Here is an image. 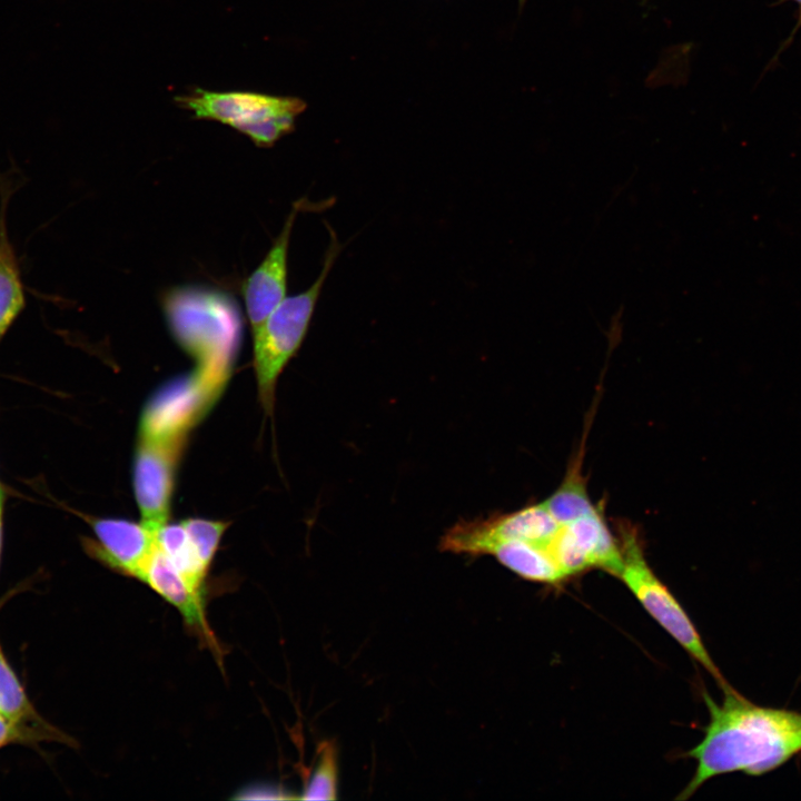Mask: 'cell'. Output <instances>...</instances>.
Instances as JSON below:
<instances>
[{
    "label": "cell",
    "mask_w": 801,
    "mask_h": 801,
    "mask_svg": "<svg viewBox=\"0 0 801 801\" xmlns=\"http://www.w3.org/2000/svg\"><path fill=\"white\" fill-rule=\"evenodd\" d=\"M318 761L300 797L303 800H335L337 794V749L330 741L320 744Z\"/></svg>",
    "instance_id": "15"
},
{
    "label": "cell",
    "mask_w": 801,
    "mask_h": 801,
    "mask_svg": "<svg viewBox=\"0 0 801 801\" xmlns=\"http://www.w3.org/2000/svg\"><path fill=\"white\" fill-rule=\"evenodd\" d=\"M722 691L721 704L703 692L710 720L701 742L688 752L696 768L679 800L718 775L759 777L801 753V712L758 705L730 684Z\"/></svg>",
    "instance_id": "1"
},
{
    "label": "cell",
    "mask_w": 801,
    "mask_h": 801,
    "mask_svg": "<svg viewBox=\"0 0 801 801\" xmlns=\"http://www.w3.org/2000/svg\"><path fill=\"white\" fill-rule=\"evenodd\" d=\"M620 548L622 567L619 578L647 613L715 679L721 689L728 686L686 612L649 566L633 528H621Z\"/></svg>",
    "instance_id": "4"
},
{
    "label": "cell",
    "mask_w": 801,
    "mask_h": 801,
    "mask_svg": "<svg viewBox=\"0 0 801 801\" xmlns=\"http://www.w3.org/2000/svg\"><path fill=\"white\" fill-rule=\"evenodd\" d=\"M3 510H4V491L1 488L0 491V564H1V554H2V544H3Z\"/></svg>",
    "instance_id": "19"
},
{
    "label": "cell",
    "mask_w": 801,
    "mask_h": 801,
    "mask_svg": "<svg viewBox=\"0 0 801 801\" xmlns=\"http://www.w3.org/2000/svg\"><path fill=\"white\" fill-rule=\"evenodd\" d=\"M185 438L139 435L134 459V493L140 522L156 532L168 523L175 475Z\"/></svg>",
    "instance_id": "6"
},
{
    "label": "cell",
    "mask_w": 801,
    "mask_h": 801,
    "mask_svg": "<svg viewBox=\"0 0 801 801\" xmlns=\"http://www.w3.org/2000/svg\"><path fill=\"white\" fill-rule=\"evenodd\" d=\"M156 545L195 589L204 591L208 570L196 554L181 522L162 525L156 532Z\"/></svg>",
    "instance_id": "13"
},
{
    "label": "cell",
    "mask_w": 801,
    "mask_h": 801,
    "mask_svg": "<svg viewBox=\"0 0 801 801\" xmlns=\"http://www.w3.org/2000/svg\"><path fill=\"white\" fill-rule=\"evenodd\" d=\"M558 523L544 503L521 510L463 520L448 527L442 535L438 548L442 552L482 556L494 544L502 541L520 540L545 546L560 528Z\"/></svg>",
    "instance_id": "5"
},
{
    "label": "cell",
    "mask_w": 801,
    "mask_h": 801,
    "mask_svg": "<svg viewBox=\"0 0 801 801\" xmlns=\"http://www.w3.org/2000/svg\"><path fill=\"white\" fill-rule=\"evenodd\" d=\"M1 488H2V485H1V483H0V491H1Z\"/></svg>",
    "instance_id": "21"
},
{
    "label": "cell",
    "mask_w": 801,
    "mask_h": 801,
    "mask_svg": "<svg viewBox=\"0 0 801 801\" xmlns=\"http://www.w3.org/2000/svg\"><path fill=\"white\" fill-rule=\"evenodd\" d=\"M0 713L20 725L31 743L55 741L72 744V739L48 723L37 712L0 644Z\"/></svg>",
    "instance_id": "10"
},
{
    "label": "cell",
    "mask_w": 801,
    "mask_h": 801,
    "mask_svg": "<svg viewBox=\"0 0 801 801\" xmlns=\"http://www.w3.org/2000/svg\"><path fill=\"white\" fill-rule=\"evenodd\" d=\"M181 523L196 554L208 570L229 523L198 517L187 518Z\"/></svg>",
    "instance_id": "16"
},
{
    "label": "cell",
    "mask_w": 801,
    "mask_h": 801,
    "mask_svg": "<svg viewBox=\"0 0 801 801\" xmlns=\"http://www.w3.org/2000/svg\"><path fill=\"white\" fill-rule=\"evenodd\" d=\"M485 555L494 556L524 580L546 584L565 580L547 548L538 544L520 540L502 541L492 545Z\"/></svg>",
    "instance_id": "12"
},
{
    "label": "cell",
    "mask_w": 801,
    "mask_h": 801,
    "mask_svg": "<svg viewBox=\"0 0 801 801\" xmlns=\"http://www.w3.org/2000/svg\"><path fill=\"white\" fill-rule=\"evenodd\" d=\"M782 1H792L798 9V16H797V23L793 30V33L797 32L801 28V0H782Z\"/></svg>",
    "instance_id": "20"
},
{
    "label": "cell",
    "mask_w": 801,
    "mask_h": 801,
    "mask_svg": "<svg viewBox=\"0 0 801 801\" xmlns=\"http://www.w3.org/2000/svg\"><path fill=\"white\" fill-rule=\"evenodd\" d=\"M197 119L215 120L247 136L258 147H270L295 128L306 103L298 98L250 91L194 89L175 98Z\"/></svg>",
    "instance_id": "3"
},
{
    "label": "cell",
    "mask_w": 801,
    "mask_h": 801,
    "mask_svg": "<svg viewBox=\"0 0 801 801\" xmlns=\"http://www.w3.org/2000/svg\"><path fill=\"white\" fill-rule=\"evenodd\" d=\"M96 540L86 538V552L108 567L136 577L156 548V531L144 523L82 515Z\"/></svg>",
    "instance_id": "7"
},
{
    "label": "cell",
    "mask_w": 801,
    "mask_h": 801,
    "mask_svg": "<svg viewBox=\"0 0 801 801\" xmlns=\"http://www.w3.org/2000/svg\"><path fill=\"white\" fill-rule=\"evenodd\" d=\"M233 799L236 800H288L295 799L284 789L270 784H251L239 790Z\"/></svg>",
    "instance_id": "17"
},
{
    "label": "cell",
    "mask_w": 801,
    "mask_h": 801,
    "mask_svg": "<svg viewBox=\"0 0 801 801\" xmlns=\"http://www.w3.org/2000/svg\"><path fill=\"white\" fill-rule=\"evenodd\" d=\"M8 195L0 199V343L26 307V293L7 227Z\"/></svg>",
    "instance_id": "11"
},
{
    "label": "cell",
    "mask_w": 801,
    "mask_h": 801,
    "mask_svg": "<svg viewBox=\"0 0 801 801\" xmlns=\"http://www.w3.org/2000/svg\"><path fill=\"white\" fill-rule=\"evenodd\" d=\"M543 503L561 524L572 522L596 508L587 495L577 463L562 485Z\"/></svg>",
    "instance_id": "14"
},
{
    "label": "cell",
    "mask_w": 801,
    "mask_h": 801,
    "mask_svg": "<svg viewBox=\"0 0 801 801\" xmlns=\"http://www.w3.org/2000/svg\"><path fill=\"white\" fill-rule=\"evenodd\" d=\"M12 743H31L26 731L0 713V749Z\"/></svg>",
    "instance_id": "18"
},
{
    "label": "cell",
    "mask_w": 801,
    "mask_h": 801,
    "mask_svg": "<svg viewBox=\"0 0 801 801\" xmlns=\"http://www.w3.org/2000/svg\"><path fill=\"white\" fill-rule=\"evenodd\" d=\"M136 578L142 581L174 605L189 626L219 652L205 614L202 592L195 589L157 547L142 565Z\"/></svg>",
    "instance_id": "9"
},
{
    "label": "cell",
    "mask_w": 801,
    "mask_h": 801,
    "mask_svg": "<svg viewBox=\"0 0 801 801\" xmlns=\"http://www.w3.org/2000/svg\"><path fill=\"white\" fill-rule=\"evenodd\" d=\"M304 200L296 202L265 258L243 285L251 332L287 297V258L291 229Z\"/></svg>",
    "instance_id": "8"
},
{
    "label": "cell",
    "mask_w": 801,
    "mask_h": 801,
    "mask_svg": "<svg viewBox=\"0 0 801 801\" xmlns=\"http://www.w3.org/2000/svg\"><path fill=\"white\" fill-rule=\"evenodd\" d=\"M339 250L340 245L330 229V244L322 271L315 281L306 290L286 297L265 322L251 332L258 396L268 414L274 409L278 377L304 342L324 283Z\"/></svg>",
    "instance_id": "2"
}]
</instances>
